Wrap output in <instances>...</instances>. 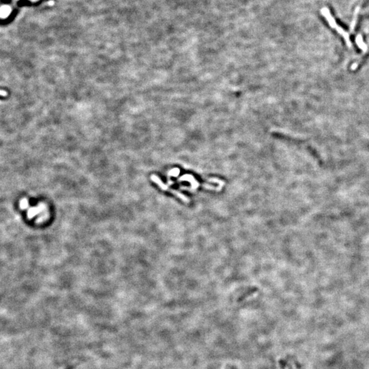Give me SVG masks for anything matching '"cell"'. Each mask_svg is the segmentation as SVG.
<instances>
[{"label":"cell","mask_w":369,"mask_h":369,"mask_svg":"<svg viewBox=\"0 0 369 369\" xmlns=\"http://www.w3.org/2000/svg\"><path fill=\"white\" fill-rule=\"evenodd\" d=\"M151 180H153V181H154L155 183H157V184L159 185V186L160 187V188H161V189L165 190V191H167V192L172 193L173 194L175 195V196H177L178 198H179L181 200H183L184 202H186V203H189V199L187 196H185L182 194L181 193H180L179 192H178V191H177V190H174V189H170V188H169L168 187H167L166 185H165L164 183H162V181H161V180H160L159 178H158L157 176H155V175H152V176H151Z\"/></svg>","instance_id":"6da1fadb"},{"label":"cell","mask_w":369,"mask_h":369,"mask_svg":"<svg viewBox=\"0 0 369 369\" xmlns=\"http://www.w3.org/2000/svg\"><path fill=\"white\" fill-rule=\"evenodd\" d=\"M179 180V181H180V180H187V181H189L191 183V184H192V189H196V188H197L198 186H202V187L206 188V189H208L215 190V191H218V192L221 190V187H215L214 186H211V185H206V184H200V183L198 181H196V180L194 179V178H193L192 176H191V175H185V176L180 178Z\"/></svg>","instance_id":"7a4b0ae2"},{"label":"cell","mask_w":369,"mask_h":369,"mask_svg":"<svg viewBox=\"0 0 369 369\" xmlns=\"http://www.w3.org/2000/svg\"><path fill=\"white\" fill-rule=\"evenodd\" d=\"M10 12H11V8H10V7L8 6H2L1 8V12H0L2 18L7 17L10 14Z\"/></svg>","instance_id":"3957f363"},{"label":"cell","mask_w":369,"mask_h":369,"mask_svg":"<svg viewBox=\"0 0 369 369\" xmlns=\"http://www.w3.org/2000/svg\"><path fill=\"white\" fill-rule=\"evenodd\" d=\"M28 206V201L26 199H23L20 202V207L21 208H25Z\"/></svg>","instance_id":"277c9868"},{"label":"cell","mask_w":369,"mask_h":369,"mask_svg":"<svg viewBox=\"0 0 369 369\" xmlns=\"http://www.w3.org/2000/svg\"><path fill=\"white\" fill-rule=\"evenodd\" d=\"M208 180H209L210 181H212V182L217 183H218V184L220 185L221 186H223V185H224V184H225V183H224V182L221 181V180H219V179H208Z\"/></svg>","instance_id":"5b68a950"},{"label":"cell","mask_w":369,"mask_h":369,"mask_svg":"<svg viewBox=\"0 0 369 369\" xmlns=\"http://www.w3.org/2000/svg\"><path fill=\"white\" fill-rule=\"evenodd\" d=\"M7 94L8 93L6 91H4V90H1V95L2 97H6Z\"/></svg>","instance_id":"8992f818"}]
</instances>
